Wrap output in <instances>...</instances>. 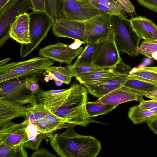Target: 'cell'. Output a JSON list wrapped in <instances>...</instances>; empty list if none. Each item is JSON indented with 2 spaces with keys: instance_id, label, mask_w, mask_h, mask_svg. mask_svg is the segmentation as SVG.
Segmentation results:
<instances>
[{
  "instance_id": "obj_1",
  "label": "cell",
  "mask_w": 157,
  "mask_h": 157,
  "mask_svg": "<svg viewBox=\"0 0 157 157\" xmlns=\"http://www.w3.org/2000/svg\"><path fill=\"white\" fill-rule=\"evenodd\" d=\"M36 96L37 103L66 120L68 124L86 127L90 123H101L88 114L86 109L87 91L77 80L69 89L47 91L40 89Z\"/></svg>"
},
{
  "instance_id": "obj_2",
  "label": "cell",
  "mask_w": 157,
  "mask_h": 157,
  "mask_svg": "<svg viewBox=\"0 0 157 157\" xmlns=\"http://www.w3.org/2000/svg\"><path fill=\"white\" fill-rule=\"evenodd\" d=\"M76 125L71 124L61 134L48 137L52 147L61 157H96L101 149L100 142L94 137L76 132Z\"/></svg>"
},
{
  "instance_id": "obj_3",
  "label": "cell",
  "mask_w": 157,
  "mask_h": 157,
  "mask_svg": "<svg viewBox=\"0 0 157 157\" xmlns=\"http://www.w3.org/2000/svg\"><path fill=\"white\" fill-rule=\"evenodd\" d=\"M110 21L113 39L119 52H125L131 57L138 56L140 39L130 20L113 14L111 15Z\"/></svg>"
},
{
  "instance_id": "obj_4",
  "label": "cell",
  "mask_w": 157,
  "mask_h": 157,
  "mask_svg": "<svg viewBox=\"0 0 157 157\" xmlns=\"http://www.w3.org/2000/svg\"><path fill=\"white\" fill-rule=\"evenodd\" d=\"M53 61L39 56L0 66V83L16 78L39 75L54 64Z\"/></svg>"
},
{
  "instance_id": "obj_5",
  "label": "cell",
  "mask_w": 157,
  "mask_h": 157,
  "mask_svg": "<svg viewBox=\"0 0 157 157\" xmlns=\"http://www.w3.org/2000/svg\"><path fill=\"white\" fill-rule=\"evenodd\" d=\"M31 8L30 0H11L0 10V48L10 37L11 24L18 16Z\"/></svg>"
},
{
  "instance_id": "obj_6",
  "label": "cell",
  "mask_w": 157,
  "mask_h": 157,
  "mask_svg": "<svg viewBox=\"0 0 157 157\" xmlns=\"http://www.w3.org/2000/svg\"><path fill=\"white\" fill-rule=\"evenodd\" d=\"M25 81L18 78L0 83V98L23 105L36 104V95L26 88Z\"/></svg>"
},
{
  "instance_id": "obj_7",
  "label": "cell",
  "mask_w": 157,
  "mask_h": 157,
  "mask_svg": "<svg viewBox=\"0 0 157 157\" xmlns=\"http://www.w3.org/2000/svg\"><path fill=\"white\" fill-rule=\"evenodd\" d=\"M110 15L105 13L84 21L87 45L113 38Z\"/></svg>"
},
{
  "instance_id": "obj_8",
  "label": "cell",
  "mask_w": 157,
  "mask_h": 157,
  "mask_svg": "<svg viewBox=\"0 0 157 157\" xmlns=\"http://www.w3.org/2000/svg\"><path fill=\"white\" fill-rule=\"evenodd\" d=\"M113 38L98 43L93 56L91 64L103 69H114L120 64H124Z\"/></svg>"
},
{
  "instance_id": "obj_9",
  "label": "cell",
  "mask_w": 157,
  "mask_h": 157,
  "mask_svg": "<svg viewBox=\"0 0 157 157\" xmlns=\"http://www.w3.org/2000/svg\"><path fill=\"white\" fill-rule=\"evenodd\" d=\"M63 11V18L79 21L105 13L89 0H64Z\"/></svg>"
},
{
  "instance_id": "obj_10",
  "label": "cell",
  "mask_w": 157,
  "mask_h": 157,
  "mask_svg": "<svg viewBox=\"0 0 157 157\" xmlns=\"http://www.w3.org/2000/svg\"><path fill=\"white\" fill-rule=\"evenodd\" d=\"M84 49L82 47L74 48L70 46L58 42L55 44L49 45L40 49L39 55L60 63L70 64Z\"/></svg>"
},
{
  "instance_id": "obj_11",
  "label": "cell",
  "mask_w": 157,
  "mask_h": 157,
  "mask_svg": "<svg viewBox=\"0 0 157 157\" xmlns=\"http://www.w3.org/2000/svg\"><path fill=\"white\" fill-rule=\"evenodd\" d=\"M26 124L24 122L16 123L10 121L1 127L0 144H4L23 152V147L27 137L25 130Z\"/></svg>"
},
{
  "instance_id": "obj_12",
  "label": "cell",
  "mask_w": 157,
  "mask_h": 157,
  "mask_svg": "<svg viewBox=\"0 0 157 157\" xmlns=\"http://www.w3.org/2000/svg\"><path fill=\"white\" fill-rule=\"evenodd\" d=\"M52 32L58 37H65L78 40L83 43L87 42L84 21L68 20L63 18L55 21Z\"/></svg>"
},
{
  "instance_id": "obj_13",
  "label": "cell",
  "mask_w": 157,
  "mask_h": 157,
  "mask_svg": "<svg viewBox=\"0 0 157 157\" xmlns=\"http://www.w3.org/2000/svg\"><path fill=\"white\" fill-rule=\"evenodd\" d=\"M128 78V75L123 73L117 76L88 82L83 85L89 93L98 98L122 87Z\"/></svg>"
},
{
  "instance_id": "obj_14",
  "label": "cell",
  "mask_w": 157,
  "mask_h": 157,
  "mask_svg": "<svg viewBox=\"0 0 157 157\" xmlns=\"http://www.w3.org/2000/svg\"><path fill=\"white\" fill-rule=\"evenodd\" d=\"M141 94L121 87L98 98L96 101L101 104L117 105L125 102L135 101L140 102L144 100Z\"/></svg>"
},
{
  "instance_id": "obj_15",
  "label": "cell",
  "mask_w": 157,
  "mask_h": 157,
  "mask_svg": "<svg viewBox=\"0 0 157 157\" xmlns=\"http://www.w3.org/2000/svg\"><path fill=\"white\" fill-rule=\"evenodd\" d=\"M32 105L27 106L0 98V127L17 117H25L30 112Z\"/></svg>"
},
{
  "instance_id": "obj_16",
  "label": "cell",
  "mask_w": 157,
  "mask_h": 157,
  "mask_svg": "<svg viewBox=\"0 0 157 157\" xmlns=\"http://www.w3.org/2000/svg\"><path fill=\"white\" fill-rule=\"evenodd\" d=\"M9 34L10 38L21 44L30 43L28 13H24L17 17L10 25Z\"/></svg>"
},
{
  "instance_id": "obj_17",
  "label": "cell",
  "mask_w": 157,
  "mask_h": 157,
  "mask_svg": "<svg viewBox=\"0 0 157 157\" xmlns=\"http://www.w3.org/2000/svg\"><path fill=\"white\" fill-rule=\"evenodd\" d=\"M132 28L140 39L157 40V27L151 20L143 16L130 19Z\"/></svg>"
},
{
  "instance_id": "obj_18",
  "label": "cell",
  "mask_w": 157,
  "mask_h": 157,
  "mask_svg": "<svg viewBox=\"0 0 157 157\" xmlns=\"http://www.w3.org/2000/svg\"><path fill=\"white\" fill-rule=\"evenodd\" d=\"M45 108L42 105L36 103L32 105L31 110L25 117L23 121L25 124L36 125L39 129L48 137L53 134L45 116Z\"/></svg>"
},
{
  "instance_id": "obj_19",
  "label": "cell",
  "mask_w": 157,
  "mask_h": 157,
  "mask_svg": "<svg viewBox=\"0 0 157 157\" xmlns=\"http://www.w3.org/2000/svg\"><path fill=\"white\" fill-rule=\"evenodd\" d=\"M128 117L134 124L147 123L157 118V108L143 109L138 105L129 108Z\"/></svg>"
},
{
  "instance_id": "obj_20",
  "label": "cell",
  "mask_w": 157,
  "mask_h": 157,
  "mask_svg": "<svg viewBox=\"0 0 157 157\" xmlns=\"http://www.w3.org/2000/svg\"><path fill=\"white\" fill-rule=\"evenodd\" d=\"M25 131L27 139L23 147L32 150L36 151L39 149L42 140L48 138L47 135L43 133L37 126L34 124H27Z\"/></svg>"
},
{
  "instance_id": "obj_21",
  "label": "cell",
  "mask_w": 157,
  "mask_h": 157,
  "mask_svg": "<svg viewBox=\"0 0 157 157\" xmlns=\"http://www.w3.org/2000/svg\"><path fill=\"white\" fill-rule=\"evenodd\" d=\"M47 74L44 79L46 82L50 80H53L55 82L69 84L71 78L74 77L67 66H51L47 68L44 72Z\"/></svg>"
},
{
  "instance_id": "obj_22",
  "label": "cell",
  "mask_w": 157,
  "mask_h": 157,
  "mask_svg": "<svg viewBox=\"0 0 157 157\" xmlns=\"http://www.w3.org/2000/svg\"><path fill=\"white\" fill-rule=\"evenodd\" d=\"M128 75V78L141 80L157 86V66L134 67Z\"/></svg>"
},
{
  "instance_id": "obj_23",
  "label": "cell",
  "mask_w": 157,
  "mask_h": 157,
  "mask_svg": "<svg viewBox=\"0 0 157 157\" xmlns=\"http://www.w3.org/2000/svg\"><path fill=\"white\" fill-rule=\"evenodd\" d=\"M122 73L116 72L113 69H109L100 71L81 74L75 77L77 80L83 84L88 82L117 76L121 75Z\"/></svg>"
},
{
  "instance_id": "obj_24",
  "label": "cell",
  "mask_w": 157,
  "mask_h": 157,
  "mask_svg": "<svg viewBox=\"0 0 157 157\" xmlns=\"http://www.w3.org/2000/svg\"><path fill=\"white\" fill-rule=\"evenodd\" d=\"M122 87L142 94L157 88V86L141 80L128 78Z\"/></svg>"
},
{
  "instance_id": "obj_25",
  "label": "cell",
  "mask_w": 157,
  "mask_h": 157,
  "mask_svg": "<svg viewBox=\"0 0 157 157\" xmlns=\"http://www.w3.org/2000/svg\"><path fill=\"white\" fill-rule=\"evenodd\" d=\"M45 12L54 22L63 18L64 0H45Z\"/></svg>"
},
{
  "instance_id": "obj_26",
  "label": "cell",
  "mask_w": 157,
  "mask_h": 157,
  "mask_svg": "<svg viewBox=\"0 0 157 157\" xmlns=\"http://www.w3.org/2000/svg\"><path fill=\"white\" fill-rule=\"evenodd\" d=\"M118 105L101 104L95 101L87 102L86 111L92 117L106 114L116 108Z\"/></svg>"
},
{
  "instance_id": "obj_27",
  "label": "cell",
  "mask_w": 157,
  "mask_h": 157,
  "mask_svg": "<svg viewBox=\"0 0 157 157\" xmlns=\"http://www.w3.org/2000/svg\"><path fill=\"white\" fill-rule=\"evenodd\" d=\"M98 44V43H96L86 45L82 52L72 65L73 66L92 65L93 56Z\"/></svg>"
},
{
  "instance_id": "obj_28",
  "label": "cell",
  "mask_w": 157,
  "mask_h": 157,
  "mask_svg": "<svg viewBox=\"0 0 157 157\" xmlns=\"http://www.w3.org/2000/svg\"><path fill=\"white\" fill-rule=\"evenodd\" d=\"M139 53L157 60V40H144L138 48Z\"/></svg>"
},
{
  "instance_id": "obj_29",
  "label": "cell",
  "mask_w": 157,
  "mask_h": 157,
  "mask_svg": "<svg viewBox=\"0 0 157 157\" xmlns=\"http://www.w3.org/2000/svg\"><path fill=\"white\" fill-rule=\"evenodd\" d=\"M45 113L46 117L53 132L58 129L64 128L65 124L68 123L66 120L55 115L46 108Z\"/></svg>"
},
{
  "instance_id": "obj_30",
  "label": "cell",
  "mask_w": 157,
  "mask_h": 157,
  "mask_svg": "<svg viewBox=\"0 0 157 157\" xmlns=\"http://www.w3.org/2000/svg\"><path fill=\"white\" fill-rule=\"evenodd\" d=\"M102 4L108 7L115 15L126 19L124 12L121 5L115 0H90Z\"/></svg>"
},
{
  "instance_id": "obj_31",
  "label": "cell",
  "mask_w": 157,
  "mask_h": 157,
  "mask_svg": "<svg viewBox=\"0 0 157 157\" xmlns=\"http://www.w3.org/2000/svg\"><path fill=\"white\" fill-rule=\"evenodd\" d=\"M27 152H23L8 145L0 144V157H27Z\"/></svg>"
},
{
  "instance_id": "obj_32",
  "label": "cell",
  "mask_w": 157,
  "mask_h": 157,
  "mask_svg": "<svg viewBox=\"0 0 157 157\" xmlns=\"http://www.w3.org/2000/svg\"><path fill=\"white\" fill-rule=\"evenodd\" d=\"M67 66L68 69L73 74L74 76L75 77L81 74L100 71L105 69L100 68L93 65L73 66L72 64H69Z\"/></svg>"
},
{
  "instance_id": "obj_33",
  "label": "cell",
  "mask_w": 157,
  "mask_h": 157,
  "mask_svg": "<svg viewBox=\"0 0 157 157\" xmlns=\"http://www.w3.org/2000/svg\"><path fill=\"white\" fill-rule=\"evenodd\" d=\"M37 75H33L25 78V86L26 88L33 94H37L40 90L38 82Z\"/></svg>"
},
{
  "instance_id": "obj_34",
  "label": "cell",
  "mask_w": 157,
  "mask_h": 157,
  "mask_svg": "<svg viewBox=\"0 0 157 157\" xmlns=\"http://www.w3.org/2000/svg\"><path fill=\"white\" fill-rule=\"evenodd\" d=\"M123 10L132 17H136L134 7L130 0H115Z\"/></svg>"
},
{
  "instance_id": "obj_35",
  "label": "cell",
  "mask_w": 157,
  "mask_h": 157,
  "mask_svg": "<svg viewBox=\"0 0 157 157\" xmlns=\"http://www.w3.org/2000/svg\"><path fill=\"white\" fill-rule=\"evenodd\" d=\"M58 155L53 154L46 148H41L35 151L31 155V157H56Z\"/></svg>"
},
{
  "instance_id": "obj_36",
  "label": "cell",
  "mask_w": 157,
  "mask_h": 157,
  "mask_svg": "<svg viewBox=\"0 0 157 157\" xmlns=\"http://www.w3.org/2000/svg\"><path fill=\"white\" fill-rule=\"evenodd\" d=\"M139 4L157 13V0H137Z\"/></svg>"
},
{
  "instance_id": "obj_37",
  "label": "cell",
  "mask_w": 157,
  "mask_h": 157,
  "mask_svg": "<svg viewBox=\"0 0 157 157\" xmlns=\"http://www.w3.org/2000/svg\"><path fill=\"white\" fill-rule=\"evenodd\" d=\"M32 6L31 10L33 11L45 12V0H30Z\"/></svg>"
},
{
  "instance_id": "obj_38",
  "label": "cell",
  "mask_w": 157,
  "mask_h": 157,
  "mask_svg": "<svg viewBox=\"0 0 157 157\" xmlns=\"http://www.w3.org/2000/svg\"><path fill=\"white\" fill-rule=\"evenodd\" d=\"M139 107L143 109H149L157 108V101L151 99L149 100H142L140 102Z\"/></svg>"
},
{
  "instance_id": "obj_39",
  "label": "cell",
  "mask_w": 157,
  "mask_h": 157,
  "mask_svg": "<svg viewBox=\"0 0 157 157\" xmlns=\"http://www.w3.org/2000/svg\"><path fill=\"white\" fill-rule=\"evenodd\" d=\"M91 1V2L97 8L105 13L110 15L115 14L109 9L104 5L92 1Z\"/></svg>"
},
{
  "instance_id": "obj_40",
  "label": "cell",
  "mask_w": 157,
  "mask_h": 157,
  "mask_svg": "<svg viewBox=\"0 0 157 157\" xmlns=\"http://www.w3.org/2000/svg\"><path fill=\"white\" fill-rule=\"evenodd\" d=\"M148 126L155 134L157 135V118L147 123Z\"/></svg>"
},
{
  "instance_id": "obj_41",
  "label": "cell",
  "mask_w": 157,
  "mask_h": 157,
  "mask_svg": "<svg viewBox=\"0 0 157 157\" xmlns=\"http://www.w3.org/2000/svg\"><path fill=\"white\" fill-rule=\"evenodd\" d=\"M142 94L151 99L157 101V89L149 92L143 93Z\"/></svg>"
},
{
  "instance_id": "obj_42",
  "label": "cell",
  "mask_w": 157,
  "mask_h": 157,
  "mask_svg": "<svg viewBox=\"0 0 157 157\" xmlns=\"http://www.w3.org/2000/svg\"><path fill=\"white\" fill-rule=\"evenodd\" d=\"M11 0H0V10Z\"/></svg>"
},
{
  "instance_id": "obj_43",
  "label": "cell",
  "mask_w": 157,
  "mask_h": 157,
  "mask_svg": "<svg viewBox=\"0 0 157 157\" xmlns=\"http://www.w3.org/2000/svg\"><path fill=\"white\" fill-rule=\"evenodd\" d=\"M10 59V58H7L1 61L0 62V66L6 64L5 63L8 62Z\"/></svg>"
},
{
  "instance_id": "obj_44",
  "label": "cell",
  "mask_w": 157,
  "mask_h": 157,
  "mask_svg": "<svg viewBox=\"0 0 157 157\" xmlns=\"http://www.w3.org/2000/svg\"><path fill=\"white\" fill-rule=\"evenodd\" d=\"M156 26H157V25H156Z\"/></svg>"
},
{
  "instance_id": "obj_45",
  "label": "cell",
  "mask_w": 157,
  "mask_h": 157,
  "mask_svg": "<svg viewBox=\"0 0 157 157\" xmlns=\"http://www.w3.org/2000/svg\"></svg>"
}]
</instances>
